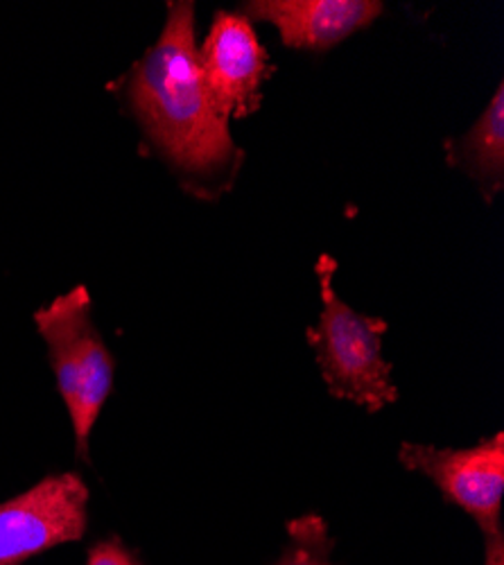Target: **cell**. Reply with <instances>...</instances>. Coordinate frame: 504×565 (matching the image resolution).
<instances>
[{"instance_id":"11","label":"cell","mask_w":504,"mask_h":565,"mask_svg":"<svg viewBox=\"0 0 504 565\" xmlns=\"http://www.w3.org/2000/svg\"><path fill=\"white\" fill-rule=\"evenodd\" d=\"M484 565H504V532L484 536Z\"/></svg>"},{"instance_id":"3","label":"cell","mask_w":504,"mask_h":565,"mask_svg":"<svg viewBox=\"0 0 504 565\" xmlns=\"http://www.w3.org/2000/svg\"><path fill=\"white\" fill-rule=\"evenodd\" d=\"M34 323L49 347L57 390L73 426L77 457L88 461L90 435L114 392L116 375V360L94 321V299L84 286H77L39 308Z\"/></svg>"},{"instance_id":"1","label":"cell","mask_w":504,"mask_h":565,"mask_svg":"<svg viewBox=\"0 0 504 565\" xmlns=\"http://www.w3.org/2000/svg\"><path fill=\"white\" fill-rule=\"evenodd\" d=\"M125 96L152 148L176 172L202 191L232 185L243 154L204 88L189 0L168 6L159 39L127 75Z\"/></svg>"},{"instance_id":"4","label":"cell","mask_w":504,"mask_h":565,"mask_svg":"<svg viewBox=\"0 0 504 565\" xmlns=\"http://www.w3.org/2000/svg\"><path fill=\"white\" fill-rule=\"evenodd\" d=\"M88 487L77 473H55L0 502V565L30 558L84 539Z\"/></svg>"},{"instance_id":"9","label":"cell","mask_w":504,"mask_h":565,"mask_svg":"<svg viewBox=\"0 0 504 565\" xmlns=\"http://www.w3.org/2000/svg\"><path fill=\"white\" fill-rule=\"evenodd\" d=\"M288 545L271 565H337L333 561L335 539L319 513H305L286 525Z\"/></svg>"},{"instance_id":"8","label":"cell","mask_w":504,"mask_h":565,"mask_svg":"<svg viewBox=\"0 0 504 565\" xmlns=\"http://www.w3.org/2000/svg\"><path fill=\"white\" fill-rule=\"evenodd\" d=\"M450 168L471 177L491 204L504 185V84L500 82L491 103L475 125L446 143Z\"/></svg>"},{"instance_id":"6","label":"cell","mask_w":504,"mask_h":565,"mask_svg":"<svg viewBox=\"0 0 504 565\" xmlns=\"http://www.w3.org/2000/svg\"><path fill=\"white\" fill-rule=\"evenodd\" d=\"M197 62L208 100L224 122L258 111L260 88L274 68L245 14L215 12L197 45Z\"/></svg>"},{"instance_id":"2","label":"cell","mask_w":504,"mask_h":565,"mask_svg":"<svg viewBox=\"0 0 504 565\" xmlns=\"http://www.w3.org/2000/svg\"><path fill=\"white\" fill-rule=\"evenodd\" d=\"M322 315L305 340L331 396L348 401L366 412H383L398 401L392 381V364L385 360L383 342L389 323L380 317L362 315L344 303L333 286L337 263L333 256L317 260Z\"/></svg>"},{"instance_id":"5","label":"cell","mask_w":504,"mask_h":565,"mask_svg":"<svg viewBox=\"0 0 504 565\" xmlns=\"http://www.w3.org/2000/svg\"><path fill=\"white\" fill-rule=\"evenodd\" d=\"M398 461L411 473L426 476L443 495L469 513L484 536L502 532L504 435L495 433L471 448H437L403 441Z\"/></svg>"},{"instance_id":"7","label":"cell","mask_w":504,"mask_h":565,"mask_svg":"<svg viewBox=\"0 0 504 565\" xmlns=\"http://www.w3.org/2000/svg\"><path fill=\"white\" fill-rule=\"evenodd\" d=\"M385 6L378 0H251L245 3L249 21L269 23L294 51L324 53L369 28Z\"/></svg>"},{"instance_id":"10","label":"cell","mask_w":504,"mask_h":565,"mask_svg":"<svg viewBox=\"0 0 504 565\" xmlns=\"http://www.w3.org/2000/svg\"><path fill=\"white\" fill-rule=\"evenodd\" d=\"M84 565H146L118 536H107L88 547Z\"/></svg>"}]
</instances>
